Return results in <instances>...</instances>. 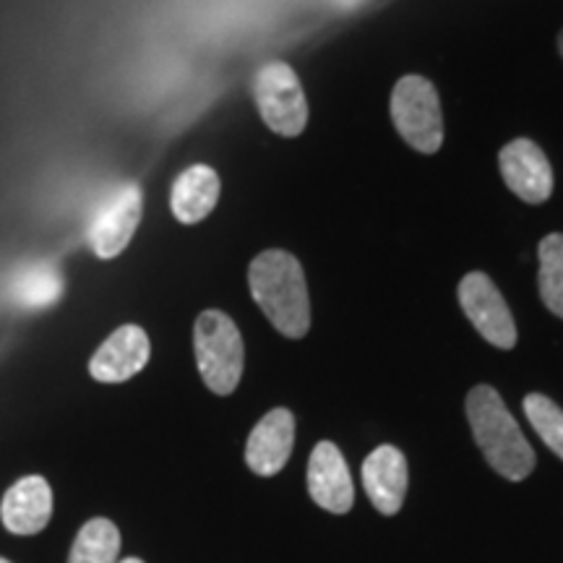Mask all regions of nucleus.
I'll return each instance as SVG.
<instances>
[{"instance_id": "obj_8", "label": "nucleus", "mask_w": 563, "mask_h": 563, "mask_svg": "<svg viewBox=\"0 0 563 563\" xmlns=\"http://www.w3.org/2000/svg\"><path fill=\"white\" fill-rule=\"evenodd\" d=\"M506 186L527 203H543L553 194V170L545 152L532 139H514L498 154Z\"/></svg>"}, {"instance_id": "obj_11", "label": "nucleus", "mask_w": 563, "mask_h": 563, "mask_svg": "<svg viewBox=\"0 0 563 563\" xmlns=\"http://www.w3.org/2000/svg\"><path fill=\"white\" fill-rule=\"evenodd\" d=\"M295 446V418L287 407L269 410L256 422L245 443V462L251 473L272 477L285 467Z\"/></svg>"}, {"instance_id": "obj_1", "label": "nucleus", "mask_w": 563, "mask_h": 563, "mask_svg": "<svg viewBox=\"0 0 563 563\" xmlns=\"http://www.w3.org/2000/svg\"><path fill=\"white\" fill-rule=\"evenodd\" d=\"M249 285L256 306L279 334L300 340L311 329V298L306 272L292 253L272 249L251 262Z\"/></svg>"}, {"instance_id": "obj_20", "label": "nucleus", "mask_w": 563, "mask_h": 563, "mask_svg": "<svg viewBox=\"0 0 563 563\" xmlns=\"http://www.w3.org/2000/svg\"><path fill=\"white\" fill-rule=\"evenodd\" d=\"M559 51H561V55H563V30H561V34H559Z\"/></svg>"}, {"instance_id": "obj_12", "label": "nucleus", "mask_w": 563, "mask_h": 563, "mask_svg": "<svg viewBox=\"0 0 563 563\" xmlns=\"http://www.w3.org/2000/svg\"><path fill=\"white\" fill-rule=\"evenodd\" d=\"M53 517V490L42 475L21 477L0 501V519L13 534H37Z\"/></svg>"}, {"instance_id": "obj_18", "label": "nucleus", "mask_w": 563, "mask_h": 563, "mask_svg": "<svg viewBox=\"0 0 563 563\" xmlns=\"http://www.w3.org/2000/svg\"><path fill=\"white\" fill-rule=\"evenodd\" d=\"M527 420L538 431L545 446L563 460V410L545 394H527L525 397Z\"/></svg>"}, {"instance_id": "obj_6", "label": "nucleus", "mask_w": 563, "mask_h": 563, "mask_svg": "<svg viewBox=\"0 0 563 563\" xmlns=\"http://www.w3.org/2000/svg\"><path fill=\"white\" fill-rule=\"evenodd\" d=\"M141 222V188L123 183L91 214L87 228L89 249L100 258H115L129 249L133 232Z\"/></svg>"}, {"instance_id": "obj_3", "label": "nucleus", "mask_w": 563, "mask_h": 563, "mask_svg": "<svg viewBox=\"0 0 563 563\" xmlns=\"http://www.w3.org/2000/svg\"><path fill=\"white\" fill-rule=\"evenodd\" d=\"M196 365L209 391L228 397L238 389L243 376L245 347L241 329L224 311L209 308L194 323Z\"/></svg>"}, {"instance_id": "obj_9", "label": "nucleus", "mask_w": 563, "mask_h": 563, "mask_svg": "<svg viewBox=\"0 0 563 563\" xmlns=\"http://www.w3.org/2000/svg\"><path fill=\"white\" fill-rule=\"evenodd\" d=\"M152 355L150 336L136 323L118 327L89 361V373L95 382L121 384L146 368Z\"/></svg>"}, {"instance_id": "obj_10", "label": "nucleus", "mask_w": 563, "mask_h": 563, "mask_svg": "<svg viewBox=\"0 0 563 563\" xmlns=\"http://www.w3.org/2000/svg\"><path fill=\"white\" fill-rule=\"evenodd\" d=\"M308 493L313 504L332 514H347L355 504V485L340 446L321 441L308 460Z\"/></svg>"}, {"instance_id": "obj_19", "label": "nucleus", "mask_w": 563, "mask_h": 563, "mask_svg": "<svg viewBox=\"0 0 563 563\" xmlns=\"http://www.w3.org/2000/svg\"><path fill=\"white\" fill-rule=\"evenodd\" d=\"M118 563H144L141 559H123V561H118Z\"/></svg>"}, {"instance_id": "obj_2", "label": "nucleus", "mask_w": 563, "mask_h": 563, "mask_svg": "<svg viewBox=\"0 0 563 563\" xmlns=\"http://www.w3.org/2000/svg\"><path fill=\"white\" fill-rule=\"evenodd\" d=\"M467 420L485 460L506 481L519 483L534 470V452L501 394L481 384L467 394Z\"/></svg>"}, {"instance_id": "obj_4", "label": "nucleus", "mask_w": 563, "mask_h": 563, "mask_svg": "<svg viewBox=\"0 0 563 563\" xmlns=\"http://www.w3.org/2000/svg\"><path fill=\"white\" fill-rule=\"evenodd\" d=\"M391 121L399 136L412 150L433 154L443 144V115L439 91L426 76L410 74L397 81L391 91Z\"/></svg>"}, {"instance_id": "obj_16", "label": "nucleus", "mask_w": 563, "mask_h": 563, "mask_svg": "<svg viewBox=\"0 0 563 563\" xmlns=\"http://www.w3.org/2000/svg\"><path fill=\"white\" fill-rule=\"evenodd\" d=\"M121 530L110 519H89L76 534L68 563H118L121 559Z\"/></svg>"}, {"instance_id": "obj_5", "label": "nucleus", "mask_w": 563, "mask_h": 563, "mask_svg": "<svg viewBox=\"0 0 563 563\" xmlns=\"http://www.w3.org/2000/svg\"><path fill=\"white\" fill-rule=\"evenodd\" d=\"M253 100L264 123L279 136L292 139L306 131L308 100L298 74L287 63L274 60L258 68L253 81Z\"/></svg>"}, {"instance_id": "obj_21", "label": "nucleus", "mask_w": 563, "mask_h": 563, "mask_svg": "<svg viewBox=\"0 0 563 563\" xmlns=\"http://www.w3.org/2000/svg\"><path fill=\"white\" fill-rule=\"evenodd\" d=\"M0 563H11V561L9 559H0Z\"/></svg>"}, {"instance_id": "obj_7", "label": "nucleus", "mask_w": 563, "mask_h": 563, "mask_svg": "<svg viewBox=\"0 0 563 563\" xmlns=\"http://www.w3.org/2000/svg\"><path fill=\"white\" fill-rule=\"evenodd\" d=\"M460 306L483 340H488L493 347L511 350L517 344V323L488 274L470 272L467 277H462Z\"/></svg>"}, {"instance_id": "obj_14", "label": "nucleus", "mask_w": 563, "mask_h": 563, "mask_svg": "<svg viewBox=\"0 0 563 563\" xmlns=\"http://www.w3.org/2000/svg\"><path fill=\"white\" fill-rule=\"evenodd\" d=\"M220 201V175L209 165L186 167L173 183L170 209L180 224H199Z\"/></svg>"}, {"instance_id": "obj_17", "label": "nucleus", "mask_w": 563, "mask_h": 563, "mask_svg": "<svg viewBox=\"0 0 563 563\" xmlns=\"http://www.w3.org/2000/svg\"><path fill=\"white\" fill-rule=\"evenodd\" d=\"M540 256V298H543L545 308L551 313L563 319V235L561 232H553V235H545L540 241L538 249Z\"/></svg>"}, {"instance_id": "obj_15", "label": "nucleus", "mask_w": 563, "mask_h": 563, "mask_svg": "<svg viewBox=\"0 0 563 563\" xmlns=\"http://www.w3.org/2000/svg\"><path fill=\"white\" fill-rule=\"evenodd\" d=\"M63 274L51 262H32L16 266L5 279V295L21 311H45L63 298Z\"/></svg>"}, {"instance_id": "obj_13", "label": "nucleus", "mask_w": 563, "mask_h": 563, "mask_svg": "<svg viewBox=\"0 0 563 563\" xmlns=\"http://www.w3.org/2000/svg\"><path fill=\"white\" fill-rule=\"evenodd\" d=\"M363 488L371 504L384 517H394L402 509L407 496V460L397 446L373 449L363 462Z\"/></svg>"}]
</instances>
